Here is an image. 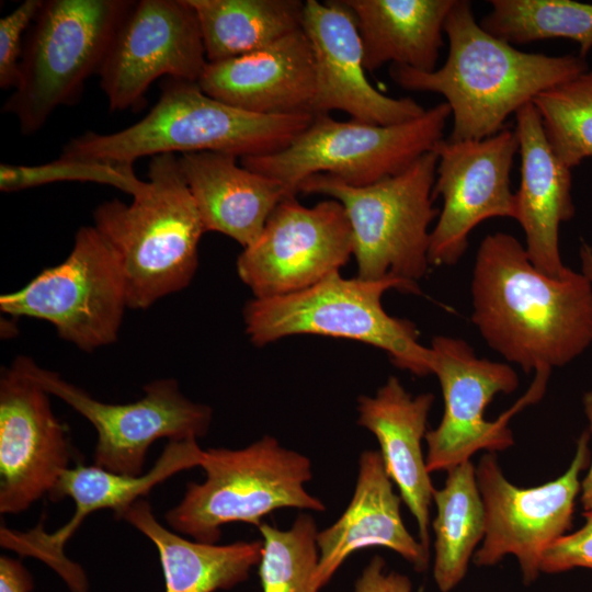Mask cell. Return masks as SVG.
Returning <instances> with one entry per match:
<instances>
[{
	"label": "cell",
	"mask_w": 592,
	"mask_h": 592,
	"mask_svg": "<svg viewBox=\"0 0 592 592\" xmlns=\"http://www.w3.org/2000/svg\"><path fill=\"white\" fill-rule=\"evenodd\" d=\"M207 62L260 50L301 29V0H187Z\"/></svg>",
	"instance_id": "obj_27"
},
{
	"label": "cell",
	"mask_w": 592,
	"mask_h": 592,
	"mask_svg": "<svg viewBox=\"0 0 592 592\" xmlns=\"http://www.w3.org/2000/svg\"><path fill=\"white\" fill-rule=\"evenodd\" d=\"M312 114L249 113L207 95L197 82L172 80L137 123L111 134L87 132L69 140L62 157L133 164L162 153L214 151L243 158L287 147Z\"/></svg>",
	"instance_id": "obj_3"
},
{
	"label": "cell",
	"mask_w": 592,
	"mask_h": 592,
	"mask_svg": "<svg viewBox=\"0 0 592 592\" xmlns=\"http://www.w3.org/2000/svg\"><path fill=\"white\" fill-rule=\"evenodd\" d=\"M179 166L205 231L226 235L243 249L259 238L277 204L293 195L278 181L239 164L230 153H182Z\"/></svg>",
	"instance_id": "obj_24"
},
{
	"label": "cell",
	"mask_w": 592,
	"mask_h": 592,
	"mask_svg": "<svg viewBox=\"0 0 592 592\" xmlns=\"http://www.w3.org/2000/svg\"><path fill=\"white\" fill-rule=\"evenodd\" d=\"M473 323L486 343L523 372H550L592 343V281L571 269L551 277L512 235L479 244L471 276Z\"/></svg>",
	"instance_id": "obj_1"
},
{
	"label": "cell",
	"mask_w": 592,
	"mask_h": 592,
	"mask_svg": "<svg viewBox=\"0 0 592 592\" xmlns=\"http://www.w3.org/2000/svg\"><path fill=\"white\" fill-rule=\"evenodd\" d=\"M358 30L368 72L382 66L434 71L455 0H344Z\"/></svg>",
	"instance_id": "obj_25"
},
{
	"label": "cell",
	"mask_w": 592,
	"mask_h": 592,
	"mask_svg": "<svg viewBox=\"0 0 592 592\" xmlns=\"http://www.w3.org/2000/svg\"><path fill=\"white\" fill-rule=\"evenodd\" d=\"M582 402L589 422V433L592 437V390L584 394ZM588 467V473L581 482L580 499L584 511H592V455Z\"/></svg>",
	"instance_id": "obj_37"
},
{
	"label": "cell",
	"mask_w": 592,
	"mask_h": 592,
	"mask_svg": "<svg viewBox=\"0 0 592 592\" xmlns=\"http://www.w3.org/2000/svg\"><path fill=\"white\" fill-rule=\"evenodd\" d=\"M515 135L521 157V182L515 192V216L525 236L531 262L551 277L565 275L559 228L574 215L571 170L553 151L540 116L528 103L516 114Z\"/></svg>",
	"instance_id": "obj_22"
},
{
	"label": "cell",
	"mask_w": 592,
	"mask_h": 592,
	"mask_svg": "<svg viewBox=\"0 0 592 592\" xmlns=\"http://www.w3.org/2000/svg\"><path fill=\"white\" fill-rule=\"evenodd\" d=\"M433 197L442 209L431 230L429 262L456 264L468 247L474 228L486 219L515 216L511 170L519 141L514 130L503 128L480 140H441Z\"/></svg>",
	"instance_id": "obj_16"
},
{
	"label": "cell",
	"mask_w": 592,
	"mask_h": 592,
	"mask_svg": "<svg viewBox=\"0 0 592 592\" xmlns=\"http://www.w3.org/2000/svg\"><path fill=\"white\" fill-rule=\"evenodd\" d=\"M479 24L513 45L550 38L576 42L579 56L592 49V3L572 0H491Z\"/></svg>",
	"instance_id": "obj_29"
},
{
	"label": "cell",
	"mask_w": 592,
	"mask_h": 592,
	"mask_svg": "<svg viewBox=\"0 0 592 592\" xmlns=\"http://www.w3.org/2000/svg\"><path fill=\"white\" fill-rule=\"evenodd\" d=\"M352 255V229L340 202L328 198L307 207L288 195L238 257L237 273L253 298H270L321 282Z\"/></svg>",
	"instance_id": "obj_14"
},
{
	"label": "cell",
	"mask_w": 592,
	"mask_h": 592,
	"mask_svg": "<svg viewBox=\"0 0 592 592\" xmlns=\"http://www.w3.org/2000/svg\"><path fill=\"white\" fill-rule=\"evenodd\" d=\"M43 0H25L0 20V87L15 88L23 55L22 36L35 21Z\"/></svg>",
	"instance_id": "obj_33"
},
{
	"label": "cell",
	"mask_w": 592,
	"mask_h": 592,
	"mask_svg": "<svg viewBox=\"0 0 592 592\" xmlns=\"http://www.w3.org/2000/svg\"><path fill=\"white\" fill-rule=\"evenodd\" d=\"M532 103L562 163L572 169L592 157V70L539 93Z\"/></svg>",
	"instance_id": "obj_30"
},
{
	"label": "cell",
	"mask_w": 592,
	"mask_h": 592,
	"mask_svg": "<svg viewBox=\"0 0 592 592\" xmlns=\"http://www.w3.org/2000/svg\"><path fill=\"white\" fill-rule=\"evenodd\" d=\"M200 466L203 482L187 483L182 500L166 513L168 525L194 540L217 544L223 525L259 527L280 509L326 510L305 487L312 478L310 459L271 435L239 449L208 448Z\"/></svg>",
	"instance_id": "obj_6"
},
{
	"label": "cell",
	"mask_w": 592,
	"mask_h": 592,
	"mask_svg": "<svg viewBox=\"0 0 592 592\" xmlns=\"http://www.w3.org/2000/svg\"><path fill=\"white\" fill-rule=\"evenodd\" d=\"M206 64L187 0L134 1L99 71L100 87L111 111H125L140 104L158 78L197 82Z\"/></svg>",
	"instance_id": "obj_15"
},
{
	"label": "cell",
	"mask_w": 592,
	"mask_h": 592,
	"mask_svg": "<svg viewBox=\"0 0 592 592\" xmlns=\"http://www.w3.org/2000/svg\"><path fill=\"white\" fill-rule=\"evenodd\" d=\"M259 576L263 592H318V528L310 514H299L288 530L263 522Z\"/></svg>",
	"instance_id": "obj_31"
},
{
	"label": "cell",
	"mask_w": 592,
	"mask_h": 592,
	"mask_svg": "<svg viewBox=\"0 0 592 592\" xmlns=\"http://www.w3.org/2000/svg\"><path fill=\"white\" fill-rule=\"evenodd\" d=\"M33 578L26 567L18 559L0 557V592H31Z\"/></svg>",
	"instance_id": "obj_36"
},
{
	"label": "cell",
	"mask_w": 592,
	"mask_h": 592,
	"mask_svg": "<svg viewBox=\"0 0 592 592\" xmlns=\"http://www.w3.org/2000/svg\"><path fill=\"white\" fill-rule=\"evenodd\" d=\"M114 515L128 522L157 547L166 592L228 590L246 581L261 560L262 540L226 545L189 540L161 525L144 498Z\"/></svg>",
	"instance_id": "obj_26"
},
{
	"label": "cell",
	"mask_w": 592,
	"mask_h": 592,
	"mask_svg": "<svg viewBox=\"0 0 592 592\" xmlns=\"http://www.w3.org/2000/svg\"><path fill=\"white\" fill-rule=\"evenodd\" d=\"M301 29L315 61L312 115L341 111L354 121L389 126L424 114L414 99L387 96L367 80L356 22L344 0H306Z\"/></svg>",
	"instance_id": "obj_19"
},
{
	"label": "cell",
	"mask_w": 592,
	"mask_h": 592,
	"mask_svg": "<svg viewBox=\"0 0 592 592\" xmlns=\"http://www.w3.org/2000/svg\"><path fill=\"white\" fill-rule=\"evenodd\" d=\"M49 394L13 360L0 376V512L20 513L49 494L73 449Z\"/></svg>",
	"instance_id": "obj_18"
},
{
	"label": "cell",
	"mask_w": 592,
	"mask_h": 592,
	"mask_svg": "<svg viewBox=\"0 0 592 592\" xmlns=\"http://www.w3.org/2000/svg\"><path fill=\"white\" fill-rule=\"evenodd\" d=\"M14 360L49 395L60 398L94 426L98 433L94 465L106 470L139 476L155 441L197 440L209 429L212 409L187 399L173 378L145 385V395L137 401L105 403L59 374L38 366L29 356Z\"/></svg>",
	"instance_id": "obj_13"
},
{
	"label": "cell",
	"mask_w": 592,
	"mask_h": 592,
	"mask_svg": "<svg viewBox=\"0 0 592 592\" xmlns=\"http://www.w3.org/2000/svg\"><path fill=\"white\" fill-rule=\"evenodd\" d=\"M580 254L583 273L592 281V249L587 243H582Z\"/></svg>",
	"instance_id": "obj_38"
},
{
	"label": "cell",
	"mask_w": 592,
	"mask_h": 592,
	"mask_svg": "<svg viewBox=\"0 0 592 592\" xmlns=\"http://www.w3.org/2000/svg\"><path fill=\"white\" fill-rule=\"evenodd\" d=\"M197 83L207 95L249 113L311 114L316 82L310 42L300 29L260 50L207 62Z\"/></svg>",
	"instance_id": "obj_20"
},
{
	"label": "cell",
	"mask_w": 592,
	"mask_h": 592,
	"mask_svg": "<svg viewBox=\"0 0 592 592\" xmlns=\"http://www.w3.org/2000/svg\"><path fill=\"white\" fill-rule=\"evenodd\" d=\"M451 109L446 102L397 125L341 122L314 115L310 125L280 151L240 158V163L282 183L297 195L298 185L319 173L352 186L371 185L401 173L444 139Z\"/></svg>",
	"instance_id": "obj_8"
},
{
	"label": "cell",
	"mask_w": 592,
	"mask_h": 592,
	"mask_svg": "<svg viewBox=\"0 0 592 592\" xmlns=\"http://www.w3.org/2000/svg\"><path fill=\"white\" fill-rule=\"evenodd\" d=\"M445 62L431 72L391 66L402 89L445 98L453 117L448 140H480L504 127L506 118L542 92L589 69L579 55L526 53L491 35L476 20L467 0H455L445 23Z\"/></svg>",
	"instance_id": "obj_2"
},
{
	"label": "cell",
	"mask_w": 592,
	"mask_h": 592,
	"mask_svg": "<svg viewBox=\"0 0 592 592\" xmlns=\"http://www.w3.org/2000/svg\"><path fill=\"white\" fill-rule=\"evenodd\" d=\"M401 501L380 453L363 452L349 505L332 525L317 534L319 561L315 581L319 590L353 553L368 547L391 549L415 571L428 569L430 549L407 530L400 513Z\"/></svg>",
	"instance_id": "obj_21"
},
{
	"label": "cell",
	"mask_w": 592,
	"mask_h": 592,
	"mask_svg": "<svg viewBox=\"0 0 592 592\" xmlns=\"http://www.w3.org/2000/svg\"><path fill=\"white\" fill-rule=\"evenodd\" d=\"M128 308L119 262L94 226H82L69 255L21 289L0 296L2 312L50 322L58 337L92 352L117 340Z\"/></svg>",
	"instance_id": "obj_10"
},
{
	"label": "cell",
	"mask_w": 592,
	"mask_h": 592,
	"mask_svg": "<svg viewBox=\"0 0 592 592\" xmlns=\"http://www.w3.org/2000/svg\"><path fill=\"white\" fill-rule=\"evenodd\" d=\"M581 528L565 534L544 553L540 573H560L574 568L592 569V511H584Z\"/></svg>",
	"instance_id": "obj_34"
},
{
	"label": "cell",
	"mask_w": 592,
	"mask_h": 592,
	"mask_svg": "<svg viewBox=\"0 0 592 592\" xmlns=\"http://www.w3.org/2000/svg\"><path fill=\"white\" fill-rule=\"evenodd\" d=\"M203 453L195 439L169 441L155 465L139 476L78 463L62 473L48 494L53 501L64 498L73 501L75 513L70 520L50 533L45 531L42 521L26 532L2 525L0 545L20 556L44 562L59 576L70 592H89L84 569L65 554L66 544L83 521L100 510L111 509L114 514L121 512L171 476L200 466Z\"/></svg>",
	"instance_id": "obj_17"
},
{
	"label": "cell",
	"mask_w": 592,
	"mask_h": 592,
	"mask_svg": "<svg viewBox=\"0 0 592 592\" xmlns=\"http://www.w3.org/2000/svg\"><path fill=\"white\" fill-rule=\"evenodd\" d=\"M129 0H49L36 16L14 92L3 112L21 132L39 130L52 113L77 101L87 79L99 73Z\"/></svg>",
	"instance_id": "obj_9"
},
{
	"label": "cell",
	"mask_w": 592,
	"mask_h": 592,
	"mask_svg": "<svg viewBox=\"0 0 592 592\" xmlns=\"http://www.w3.org/2000/svg\"><path fill=\"white\" fill-rule=\"evenodd\" d=\"M432 374L440 382L444 412L440 424L426 432L425 462L429 473L445 470L470 460L479 451L494 453L514 444L510 418L544 394L548 372L535 373L528 392L499 419L485 417L487 406L498 394H511L519 376L509 364L480 358L464 340L439 335L432 340Z\"/></svg>",
	"instance_id": "obj_11"
},
{
	"label": "cell",
	"mask_w": 592,
	"mask_h": 592,
	"mask_svg": "<svg viewBox=\"0 0 592 592\" xmlns=\"http://www.w3.org/2000/svg\"><path fill=\"white\" fill-rule=\"evenodd\" d=\"M354 592H412V583L408 576L389 570L384 558L374 556L357 577Z\"/></svg>",
	"instance_id": "obj_35"
},
{
	"label": "cell",
	"mask_w": 592,
	"mask_h": 592,
	"mask_svg": "<svg viewBox=\"0 0 592 592\" xmlns=\"http://www.w3.org/2000/svg\"><path fill=\"white\" fill-rule=\"evenodd\" d=\"M418 293L419 287L387 277L344 278L337 272L296 293L253 298L243 308L246 333L257 346L294 334H318L360 341L385 351L399 368L432 374L431 348L418 340L415 326L390 316L382 297L388 289Z\"/></svg>",
	"instance_id": "obj_5"
},
{
	"label": "cell",
	"mask_w": 592,
	"mask_h": 592,
	"mask_svg": "<svg viewBox=\"0 0 592 592\" xmlns=\"http://www.w3.org/2000/svg\"><path fill=\"white\" fill-rule=\"evenodd\" d=\"M444 486L434 491L433 579L441 592H449L465 578L476 548L486 534V513L476 466L470 462L449 469Z\"/></svg>",
	"instance_id": "obj_28"
},
{
	"label": "cell",
	"mask_w": 592,
	"mask_h": 592,
	"mask_svg": "<svg viewBox=\"0 0 592 592\" xmlns=\"http://www.w3.org/2000/svg\"><path fill=\"white\" fill-rule=\"evenodd\" d=\"M148 178V190L132 203L114 198L93 212V226L119 262L132 309H146L189 286L206 232L179 157L153 156Z\"/></svg>",
	"instance_id": "obj_4"
},
{
	"label": "cell",
	"mask_w": 592,
	"mask_h": 592,
	"mask_svg": "<svg viewBox=\"0 0 592 592\" xmlns=\"http://www.w3.org/2000/svg\"><path fill=\"white\" fill-rule=\"evenodd\" d=\"M64 181L93 182L118 189L133 197L148 190V181L135 173L130 163L96 159L68 158L36 164H0V190L15 192Z\"/></svg>",
	"instance_id": "obj_32"
},
{
	"label": "cell",
	"mask_w": 592,
	"mask_h": 592,
	"mask_svg": "<svg viewBox=\"0 0 592 592\" xmlns=\"http://www.w3.org/2000/svg\"><path fill=\"white\" fill-rule=\"evenodd\" d=\"M590 439L589 432L580 435L570 466L561 476L532 488L510 482L494 453L480 457L476 477L485 506L486 534L473 557L476 566H493L512 555L524 584L538 578L545 550L571 525L581 491L580 476L591 459Z\"/></svg>",
	"instance_id": "obj_12"
},
{
	"label": "cell",
	"mask_w": 592,
	"mask_h": 592,
	"mask_svg": "<svg viewBox=\"0 0 592 592\" xmlns=\"http://www.w3.org/2000/svg\"><path fill=\"white\" fill-rule=\"evenodd\" d=\"M434 401L431 392L412 396L390 376L374 397L357 400V424L375 435L385 469L413 515L419 540L430 549L433 487L422 451Z\"/></svg>",
	"instance_id": "obj_23"
},
{
	"label": "cell",
	"mask_w": 592,
	"mask_h": 592,
	"mask_svg": "<svg viewBox=\"0 0 592 592\" xmlns=\"http://www.w3.org/2000/svg\"><path fill=\"white\" fill-rule=\"evenodd\" d=\"M437 160L436 152L429 151L401 173L365 186L314 174L298 185V193L321 194L342 204L358 277H394L418 286L430 265L429 227L440 214L433 206Z\"/></svg>",
	"instance_id": "obj_7"
}]
</instances>
